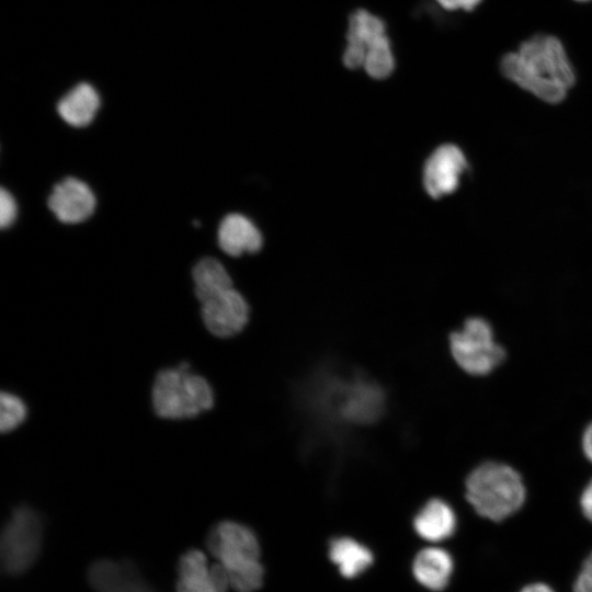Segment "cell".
I'll return each instance as SVG.
<instances>
[{"label": "cell", "mask_w": 592, "mask_h": 592, "mask_svg": "<svg viewBox=\"0 0 592 592\" xmlns=\"http://www.w3.org/2000/svg\"><path fill=\"white\" fill-rule=\"evenodd\" d=\"M504 78L539 100L561 102L576 83V71L561 41L549 34H536L517 50L500 60Z\"/></svg>", "instance_id": "6da1fadb"}, {"label": "cell", "mask_w": 592, "mask_h": 592, "mask_svg": "<svg viewBox=\"0 0 592 592\" xmlns=\"http://www.w3.org/2000/svg\"><path fill=\"white\" fill-rule=\"evenodd\" d=\"M207 547L225 569L230 588L253 592L262 585L260 546L249 527L234 521L219 522L208 534Z\"/></svg>", "instance_id": "7a4b0ae2"}, {"label": "cell", "mask_w": 592, "mask_h": 592, "mask_svg": "<svg viewBox=\"0 0 592 592\" xmlns=\"http://www.w3.org/2000/svg\"><path fill=\"white\" fill-rule=\"evenodd\" d=\"M525 487L511 466L486 462L466 479V498L482 517L500 522L514 514L525 501Z\"/></svg>", "instance_id": "3957f363"}, {"label": "cell", "mask_w": 592, "mask_h": 592, "mask_svg": "<svg viewBox=\"0 0 592 592\" xmlns=\"http://www.w3.org/2000/svg\"><path fill=\"white\" fill-rule=\"evenodd\" d=\"M342 61L349 69L363 68L373 79L392 73L395 55L383 19L364 9L350 15Z\"/></svg>", "instance_id": "277c9868"}, {"label": "cell", "mask_w": 592, "mask_h": 592, "mask_svg": "<svg viewBox=\"0 0 592 592\" xmlns=\"http://www.w3.org/2000/svg\"><path fill=\"white\" fill-rule=\"evenodd\" d=\"M318 403L337 420L348 424L375 422L384 411L385 395L374 382L361 375L333 376L319 384Z\"/></svg>", "instance_id": "5b68a950"}, {"label": "cell", "mask_w": 592, "mask_h": 592, "mask_svg": "<svg viewBox=\"0 0 592 592\" xmlns=\"http://www.w3.org/2000/svg\"><path fill=\"white\" fill-rule=\"evenodd\" d=\"M151 399L159 417L186 419L209 410L214 403V392L208 382L192 373L190 365L183 362L157 374Z\"/></svg>", "instance_id": "8992f818"}, {"label": "cell", "mask_w": 592, "mask_h": 592, "mask_svg": "<svg viewBox=\"0 0 592 592\" xmlns=\"http://www.w3.org/2000/svg\"><path fill=\"white\" fill-rule=\"evenodd\" d=\"M451 353L465 372L487 375L505 358V350L497 343L490 323L480 317L468 318L460 330L449 337Z\"/></svg>", "instance_id": "52a82bcc"}, {"label": "cell", "mask_w": 592, "mask_h": 592, "mask_svg": "<svg viewBox=\"0 0 592 592\" xmlns=\"http://www.w3.org/2000/svg\"><path fill=\"white\" fill-rule=\"evenodd\" d=\"M42 544V522L30 508L16 509L1 535V562L10 574L26 571L37 558Z\"/></svg>", "instance_id": "ba28073f"}, {"label": "cell", "mask_w": 592, "mask_h": 592, "mask_svg": "<svg viewBox=\"0 0 592 592\" xmlns=\"http://www.w3.org/2000/svg\"><path fill=\"white\" fill-rule=\"evenodd\" d=\"M467 167V159L459 147L453 144L437 147L424 164L423 183L428 194L440 198L453 193Z\"/></svg>", "instance_id": "9c48e42d"}, {"label": "cell", "mask_w": 592, "mask_h": 592, "mask_svg": "<svg viewBox=\"0 0 592 592\" xmlns=\"http://www.w3.org/2000/svg\"><path fill=\"white\" fill-rule=\"evenodd\" d=\"M249 307L246 299L229 288L202 303V318L207 330L218 338H229L246 326Z\"/></svg>", "instance_id": "30bf717a"}, {"label": "cell", "mask_w": 592, "mask_h": 592, "mask_svg": "<svg viewBox=\"0 0 592 592\" xmlns=\"http://www.w3.org/2000/svg\"><path fill=\"white\" fill-rule=\"evenodd\" d=\"M230 583L220 563L208 565L197 549L183 554L178 565L177 592H228Z\"/></svg>", "instance_id": "8fae6325"}, {"label": "cell", "mask_w": 592, "mask_h": 592, "mask_svg": "<svg viewBox=\"0 0 592 592\" xmlns=\"http://www.w3.org/2000/svg\"><path fill=\"white\" fill-rule=\"evenodd\" d=\"M47 204L59 221L78 224L94 213L96 200L87 183L68 177L54 186Z\"/></svg>", "instance_id": "7c38bea8"}, {"label": "cell", "mask_w": 592, "mask_h": 592, "mask_svg": "<svg viewBox=\"0 0 592 592\" xmlns=\"http://www.w3.org/2000/svg\"><path fill=\"white\" fill-rule=\"evenodd\" d=\"M218 244L225 253L239 257L244 252L253 253L260 250L262 235L249 218L232 213L220 221Z\"/></svg>", "instance_id": "4fadbf2b"}, {"label": "cell", "mask_w": 592, "mask_h": 592, "mask_svg": "<svg viewBox=\"0 0 592 592\" xmlns=\"http://www.w3.org/2000/svg\"><path fill=\"white\" fill-rule=\"evenodd\" d=\"M457 519L453 508L441 499L428 501L413 520L415 533L429 542H441L456 530Z\"/></svg>", "instance_id": "5bb4252c"}, {"label": "cell", "mask_w": 592, "mask_h": 592, "mask_svg": "<svg viewBox=\"0 0 592 592\" xmlns=\"http://www.w3.org/2000/svg\"><path fill=\"white\" fill-rule=\"evenodd\" d=\"M454 570L452 556L445 549L428 547L413 559L412 572L415 580L432 591L445 589Z\"/></svg>", "instance_id": "9a60e30c"}, {"label": "cell", "mask_w": 592, "mask_h": 592, "mask_svg": "<svg viewBox=\"0 0 592 592\" xmlns=\"http://www.w3.org/2000/svg\"><path fill=\"white\" fill-rule=\"evenodd\" d=\"M100 95L94 87L81 82L71 88L57 103V113L70 126L84 127L95 117Z\"/></svg>", "instance_id": "2e32d148"}, {"label": "cell", "mask_w": 592, "mask_h": 592, "mask_svg": "<svg viewBox=\"0 0 592 592\" xmlns=\"http://www.w3.org/2000/svg\"><path fill=\"white\" fill-rule=\"evenodd\" d=\"M329 557L341 576L353 579L366 571L374 561L368 547L351 537H337L329 545Z\"/></svg>", "instance_id": "e0dca14e"}, {"label": "cell", "mask_w": 592, "mask_h": 592, "mask_svg": "<svg viewBox=\"0 0 592 592\" xmlns=\"http://www.w3.org/2000/svg\"><path fill=\"white\" fill-rule=\"evenodd\" d=\"M194 293L201 303L232 288V281L225 266L214 258H203L192 272Z\"/></svg>", "instance_id": "ac0fdd59"}, {"label": "cell", "mask_w": 592, "mask_h": 592, "mask_svg": "<svg viewBox=\"0 0 592 592\" xmlns=\"http://www.w3.org/2000/svg\"><path fill=\"white\" fill-rule=\"evenodd\" d=\"M27 409L24 401L12 392L3 391L0 396V429L10 432L18 428L26 418Z\"/></svg>", "instance_id": "d6986e66"}, {"label": "cell", "mask_w": 592, "mask_h": 592, "mask_svg": "<svg viewBox=\"0 0 592 592\" xmlns=\"http://www.w3.org/2000/svg\"><path fill=\"white\" fill-rule=\"evenodd\" d=\"M106 592H151L129 568H124L122 574Z\"/></svg>", "instance_id": "ffe728a7"}, {"label": "cell", "mask_w": 592, "mask_h": 592, "mask_svg": "<svg viewBox=\"0 0 592 592\" xmlns=\"http://www.w3.org/2000/svg\"><path fill=\"white\" fill-rule=\"evenodd\" d=\"M18 213V206L12 194L4 190L3 187L0 191V225L1 228L10 227L15 218Z\"/></svg>", "instance_id": "44dd1931"}, {"label": "cell", "mask_w": 592, "mask_h": 592, "mask_svg": "<svg viewBox=\"0 0 592 592\" xmlns=\"http://www.w3.org/2000/svg\"><path fill=\"white\" fill-rule=\"evenodd\" d=\"M574 592H592V553L584 560L574 584Z\"/></svg>", "instance_id": "7402d4cb"}, {"label": "cell", "mask_w": 592, "mask_h": 592, "mask_svg": "<svg viewBox=\"0 0 592 592\" xmlns=\"http://www.w3.org/2000/svg\"><path fill=\"white\" fill-rule=\"evenodd\" d=\"M443 9L448 11H473L482 0H435Z\"/></svg>", "instance_id": "603a6c76"}, {"label": "cell", "mask_w": 592, "mask_h": 592, "mask_svg": "<svg viewBox=\"0 0 592 592\" xmlns=\"http://www.w3.org/2000/svg\"><path fill=\"white\" fill-rule=\"evenodd\" d=\"M580 505L584 516L592 522V480L589 481L582 491Z\"/></svg>", "instance_id": "cb8c5ba5"}, {"label": "cell", "mask_w": 592, "mask_h": 592, "mask_svg": "<svg viewBox=\"0 0 592 592\" xmlns=\"http://www.w3.org/2000/svg\"><path fill=\"white\" fill-rule=\"evenodd\" d=\"M582 448L587 458L592 463V423L588 425L582 435Z\"/></svg>", "instance_id": "d4e9b609"}, {"label": "cell", "mask_w": 592, "mask_h": 592, "mask_svg": "<svg viewBox=\"0 0 592 592\" xmlns=\"http://www.w3.org/2000/svg\"><path fill=\"white\" fill-rule=\"evenodd\" d=\"M520 592H554L550 587L545 583H532L524 587Z\"/></svg>", "instance_id": "484cf974"}, {"label": "cell", "mask_w": 592, "mask_h": 592, "mask_svg": "<svg viewBox=\"0 0 592 592\" xmlns=\"http://www.w3.org/2000/svg\"><path fill=\"white\" fill-rule=\"evenodd\" d=\"M578 2H588V1H591V0H576Z\"/></svg>", "instance_id": "4316f807"}]
</instances>
